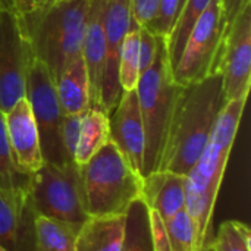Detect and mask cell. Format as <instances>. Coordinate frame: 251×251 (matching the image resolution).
<instances>
[{"mask_svg":"<svg viewBox=\"0 0 251 251\" xmlns=\"http://www.w3.org/2000/svg\"><path fill=\"white\" fill-rule=\"evenodd\" d=\"M26 193L37 215L81 225L87 218L81 166L43 163L29 175Z\"/></svg>","mask_w":251,"mask_h":251,"instance_id":"8992f818","label":"cell"},{"mask_svg":"<svg viewBox=\"0 0 251 251\" xmlns=\"http://www.w3.org/2000/svg\"><path fill=\"white\" fill-rule=\"evenodd\" d=\"M203 251H215V250H213V247H212V246H210V243H209V244L204 247V250Z\"/></svg>","mask_w":251,"mask_h":251,"instance_id":"836d02e7","label":"cell"},{"mask_svg":"<svg viewBox=\"0 0 251 251\" xmlns=\"http://www.w3.org/2000/svg\"><path fill=\"white\" fill-rule=\"evenodd\" d=\"M179 88L181 87L174 81L166 50V38H163L153 63L141 74L135 88L146 137L143 178L159 169L169 121Z\"/></svg>","mask_w":251,"mask_h":251,"instance_id":"5b68a950","label":"cell"},{"mask_svg":"<svg viewBox=\"0 0 251 251\" xmlns=\"http://www.w3.org/2000/svg\"><path fill=\"white\" fill-rule=\"evenodd\" d=\"M122 251H153L149 226V207L141 199L135 200L126 212Z\"/></svg>","mask_w":251,"mask_h":251,"instance_id":"603a6c76","label":"cell"},{"mask_svg":"<svg viewBox=\"0 0 251 251\" xmlns=\"http://www.w3.org/2000/svg\"><path fill=\"white\" fill-rule=\"evenodd\" d=\"M184 1H185V0H181V3H182V4H184ZM181 9H182V7H181Z\"/></svg>","mask_w":251,"mask_h":251,"instance_id":"d590c367","label":"cell"},{"mask_svg":"<svg viewBox=\"0 0 251 251\" xmlns=\"http://www.w3.org/2000/svg\"><path fill=\"white\" fill-rule=\"evenodd\" d=\"M110 141L121 150L129 165L143 176L144 169V125L137 91H124L115 110L109 115Z\"/></svg>","mask_w":251,"mask_h":251,"instance_id":"4fadbf2b","label":"cell"},{"mask_svg":"<svg viewBox=\"0 0 251 251\" xmlns=\"http://www.w3.org/2000/svg\"><path fill=\"white\" fill-rule=\"evenodd\" d=\"M247 100H229L221 109L210 138L185 175V209L196 225V247L212 241V216Z\"/></svg>","mask_w":251,"mask_h":251,"instance_id":"7a4b0ae2","label":"cell"},{"mask_svg":"<svg viewBox=\"0 0 251 251\" xmlns=\"http://www.w3.org/2000/svg\"><path fill=\"white\" fill-rule=\"evenodd\" d=\"M149 226L153 251H172L166 231V222L153 209H149Z\"/></svg>","mask_w":251,"mask_h":251,"instance_id":"f1b7e54d","label":"cell"},{"mask_svg":"<svg viewBox=\"0 0 251 251\" xmlns=\"http://www.w3.org/2000/svg\"><path fill=\"white\" fill-rule=\"evenodd\" d=\"M225 103L226 99L219 74L181 87L174 104L157 171L187 175L206 147Z\"/></svg>","mask_w":251,"mask_h":251,"instance_id":"6da1fadb","label":"cell"},{"mask_svg":"<svg viewBox=\"0 0 251 251\" xmlns=\"http://www.w3.org/2000/svg\"><path fill=\"white\" fill-rule=\"evenodd\" d=\"M25 97L31 106L38 135L44 163L63 165L71 160L63 149L60 138L62 109L56 93V84L49 68L35 57H31L26 81Z\"/></svg>","mask_w":251,"mask_h":251,"instance_id":"52a82bcc","label":"cell"},{"mask_svg":"<svg viewBox=\"0 0 251 251\" xmlns=\"http://www.w3.org/2000/svg\"><path fill=\"white\" fill-rule=\"evenodd\" d=\"M0 251H7L6 249H3V247H0Z\"/></svg>","mask_w":251,"mask_h":251,"instance_id":"e575fe53","label":"cell"},{"mask_svg":"<svg viewBox=\"0 0 251 251\" xmlns=\"http://www.w3.org/2000/svg\"><path fill=\"white\" fill-rule=\"evenodd\" d=\"M109 141V113L100 106H90L81 115L79 137L74 154V162L78 166H84Z\"/></svg>","mask_w":251,"mask_h":251,"instance_id":"d6986e66","label":"cell"},{"mask_svg":"<svg viewBox=\"0 0 251 251\" xmlns=\"http://www.w3.org/2000/svg\"><path fill=\"white\" fill-rule=\"evenodd\" d=\"M215 251H251L250 226L241 221H225L210 241Z\"/></svg>","mask_w":251,"mask_h":251,"instance_id":"cb8c5ba5","label":"cell"},{"mask_svg":"<svg viewBox=\"0 0 251 251\" xmlns=\"http://www.w3.org/2000/svg\"><path fill=\"white\" fill-rule=\"evenodd\" d=\"M159 9V0H131V19L140 28H149Z\"/></svg>","mask_w":251,"mask_h":251,"instance_id":"f546056e","label":"cell"},{"mask_svg":"<svg viewBox=\"0 0 251 251\" xmlns=\"http://www.w3.org/2000/svg\"><path fill=\"white\" fill-rule=\"evenodd\" d=\"M210 1L212 0H185L184 1L178 21L175 24V28L172 29L171 35L166 38V50H168V57H169L172 71L178 63L179 54L182 51V47L185 44V40L190 31L193 29L199 16L210 4Z\"/></svg>","mask_w":251,"mask_h":251,"instance_id":"44dd1931","label":"cell"},{"mask_svg":"<svg viewBox=\"0 0 251 251\" xmlns=\"http://www.w3.org/2000/svg\"><path fill=\"white\" fill-rule=\"evenodd\" d=\"M31 57L32 54L19 28L18 15L0 3V110L3 113L25 97Z\"/></svg>","mask_w":251,"mask_h":251,"instance_id":"30bf717a","label":"cell"},{"mask_svg":"<svg viewBox=\"0 0 251 251\" xmlns=\"http://www.w3.org/2000/svg\"><path fill=\"white\" fill-rule=\"evenodd\" d=\"M126 215L88 216L79 226L75 251H122Z\"/></svg>","mask_w":251,"mask_h":251,"instance_id":"e0dca14e","label":"cell"},{"mask_svg":"<svg viewBox=\"0 0 251 251\" xmlns=\"http://www.w3.org/2000/svg\"><path fill=\"white\" fill-rule=\"evenodd\" d=\"M140 26L131 22L119 53V84L124 91L137 88L141 76L140 69Z\"/></svg>","mask_w":251,"mask_h":251,"instance_id":"7402d4cb","label":"cell"},{"mask_svg":"<svg viewBox=\"0 0 251 251\" xmlns=\"http://www.w3.org/2000/svg\"><path fill=\"white\" fill-rule=\"evenodd\" d=\"M249 4H251V0H222L225 22L229 24Z\"/></svg>","mask_w":251,"mask_h":251,"instance_id":"4dcf8cb0","label":"cell"},{"mask_svg":"<svg viewBox=\"0 0 251 251\" xmlns=\"http://www.w3.org/2000/svg\"><path fill=\"white\" fill-rule=\"evenodd\" d=\"M225 26L222 0H212L190 31L172 71L174 81L179 87L199 82L212 74Z\"/></svg>","mask_w":251,"mask_h":251,"instance_id":"ba28073f","label":"cell"},{"mask_svg":"<svg viewBox=\"0 0 251 251\" xmlns=\"http://www.w3.org/2000/svg\"><path fill=\"white\" fill-rule=\"evenodd\" d=\"M6 131L16 166L26 175L37 172L44 160L38 128L26 97L19 99L4 113Z\"/></svg>","mask_w":251,"mask_h":251,"instance_id":"5bb4252c","label":"cell"},{"mask_svg":"<svg viewBox=\"0 0 251 251\" xmlns=\"http://www.w3.org/2000/svg\"><path fill=\"white\" fill-rule=\"evenodd\" d=\"M1 4L10 7L15 13H25L34 7V0H0Z\"/></svg>","mask_w":251,"mask_h":251,"instance_id":"1f68e13d","label":"cell"},{"mask_svg":"<svg viewBox=\"0 0 251 251\" xmlns=\"http://www.w3.org/2000/svg\"><path fill=\"white\" fill-rule=\"evenodd\" d=\"M81 115H63V118H62L60 138H62V144H63L65 153H66V156L71 160H74L75 149H76V144H78Z\"/></svg>","mask_w":251,"mask_h":251,"instance_id":"83f0119b","label":"cell"},{"mask_svg":"<svg viewBox=\"0 0 251 251\" xmlns=\"http://www.w3.org/2000/svg\"><path fill=\"white\" fill-rule=\"evenodd\" d=\"M88 0H56L16 13L32 57L43 62L56 79L81 56Z\"/></svg>","mask_w":251,"mask_h":251,"instance_id":"3957f363","label":"cell"},{"mask_svg":"<svg viewBox=\"0 0 251 251\" xmlns=\"http://www.w3.org/2000/svg\"><path fill=\"white\" fill-rule=\"evenodd\" d=\"M141 200L168 222L185 207V175L169 171H156L146 175Z\"/></svg>","mask_w":251,"mask_h":251,"instance_id":"2e32d148","label":"cell"},{"mask_svg":"<svg viewBox=\"0 0 251 251\" xmlns=\"http://www.w3.org/2000/svg\"><path fill=\"white\" fill-rule=\"evenodd\" d=\"M166 231L172 251H197L196 225L185 207L166 222Z\"/></svg>","mask_w":251,"mask_h":251,"instance_id":"484cf974","label":"cell"},{"mask_svg":"<svg viewBox=\"0 0 251 251\" xmlns=\"http://www.w3.org/2000/svg\"><path fill=\"white\" fill-rule=\"evenodd\" d=\"M56 0H34V7H40V6H47L50 3H53Z\"/></svg>","mask_w":251,"mask_h":251,"instance_id":"d6a6232c","label":"cell"},{"mask_svg":"<svg viewBox=\"0 0 251 251\" xmlns=\"http://www.w3.org/2000/svg\"><path fill=\"white\" fill-rule=\"evenodd\" d=\"M213 74L222 76L226 101L247 100L251 78V4L226 24L210 75Z\"/></svg>","mask_w":251,"mask_h":251,"instance_id":"9c48e42d","label":"cell"},{"mask_svg":"<svg viewBox=\"0 0 251 251\" xmlns=\"http://www.w3.org/2000/svg\"><path fill=\"white\" fill-rule=\"evenodd\" d=\"M29 175L24 174L15 163L12 149L7 138L4 113L0 110V187H26Z\"/></svg>","mask_w":251,"mask_h":251,"instance_id":"d4e9b609","label":"cell"},{"mask_svg":"<svg viewBox=\"0 0 251 251\" xmlns=\"http://www.w3.org/2000/svg\"><path fill=\"white\" fill-rule=\"evenodd\" d=\"M81 225L47 216L35 218V251H75L76 234Z\"/></svg>","mask_w":251,"mask_h":251,"instance_id":"ffe728a7","label":"cell"},{"mask_svg":"<svg viewBox=\"0 0 251 251\" xmlns=\"http://www.w3.org/2000/svg\"><path fill=\"white\" fill-rule=\"evenodd\" d=\"M54 84L63 115H81L90 107V79L82 54L62 71Z\"/></svg>","mask_w":251,"mask_h":251,"instance_id":"ac0fdd59","label":"cell"},{"mask_svg":"<svg viewBox=\"0 0 251 251\" xmlns=\"http://www.w3.org/2000/svg\"><path fill=\"white\" fill-rule=\"evenodd\" d=\"M35 218L26 187H0V247L35 251Z\"/></svg>","mask_w":251,"mask_h":251,"instance_id":"7c38bea8","label":"cell"},{"mask_svg":"<svg viewBox=\"0 0 251 251\" xmlns=\"http://www.w3.org/2000/svg\"><path fill=\"white\" fill-rule=\"evenodd\" d=\"M181 7H182L181 0H159L157 15L154 18L153 24L147 29L159 37L168 38L171 35L172 29L175 28Z\"/></svg>","mask_w":251,"mask_h":251,"instance_id":"4316f807","label":"cell"},{"mask_svg":"<svg viewBox=\"0 0 251 251\" xmlns=\"http://www.w3.org/2000/svg\"><path fill=\"white\" fill-rule=\"evenodd\" d=\"M106 6L107 0H88L81 54L85 62L90 79V106H100L101 97V79L106 56Z\"/></svg>","mask_w":251,"mask_h":251,"instance_id":"9a60e30c","label":"cell"},{"mask_svg":"<svg viewBox=\"0 0 251 251\" xmlns=\"http://www.w3.org/2000/svg\"><path fill=\"white\" fill-rule=\"evenodd\" d=\"M81 176L88 216L126 215L143 196V176L112 141L81 166Z\"/></svg>","mask_w":251,"mask_h":251,"instance_id":"277c9868","label":"cell"},{"mask_svg":"<svg viewBox=\"0 0 251 251\" xmlns=\"http://www.w3.org/2000/svg\"><path fill=\"white\" fill-rule=\"evenodd\" d=\"M131 22V0H107L104 16L106 56L100 106L109 115L115 110L122 96L119 84V53Z\"/></svg>","mask_w":251,"mask_h":251,"instance_id":"8fae6325","label":"cell"}]
</instances>
